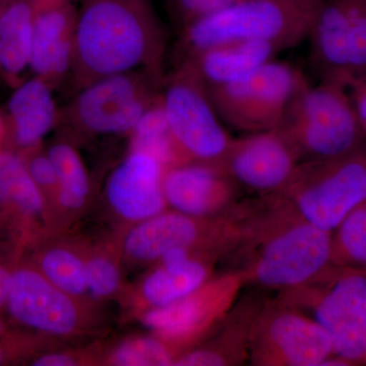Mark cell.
I'll list each match as a JSON object with an SVG mask.
<instances>
[{
	"mask_svg": "<svg viewBox=\"0 0 366 366\" xmlns=\"http://www.w3.org/2000/svg\"><path fill=\"white\" fill-rule=\"evenodd\" d=\"M4 1V0H0V2Z\"/></svg>",
	"mask_w": 366,
	"mask_h": 366,
	"instance_id": "cell-39",
	"label": "cell"
},
{
	"mask_svg": "<svg viewBox=\"0 0 366 366\" xmlns=\"http://www.w3.org/2000/svg\"><path fill=\"white\" fill-rule=\"evenodd\" d=\"M333 354L329 335L312 317L277 297L264 300L250 333V365L320 366Z\"/></svg>",
	"mask_w": 366,
	"mask_h": 366,
	"instance_id": "cell-13",
	"label": "cell"
},
{
	"mask_svg": "<svg viewBox=\"0 0 366 366\" xmlns=\"http://www.w3.org/2000/svg\"><path fill=\"white\" fill-rule=\"evenodd\" d=\"M48 204L26 169L20 153L0 152V218L29 237L37 221L48 215Z\"/></svg>",
	"mask_w": 366,
	"mask_h": 366,
	"instance_id": "cell-22",
	"label": "cell"
},
{
	"mask_svg": "<svg viewBox=\"0 0 366 366\" xmlns=\"http://www.w3.org/2000/svg\"><path fill=\"white\" fill-rule=\"evenodd\" d=\"M0 76H1V74H0Z\"/></svg>",
	"mask_w": 366,
	"mask_h": 366,
	"instance_id": "cell-40",
	"label": "cell"
},
{
	"mask_svg": "<svg viewBox=\"0 0 366 366\" xmlns=\"http://www.w3.org/2000/svg\"><path fill=\"white\" fill-rule=\"evenodd\" d=\"M84 358L74 352H48L34 358V366H76L83 365Z\"/></svg>",
	"mask_w": 366,
	"mask_h": 366,
	"instance_id": "cell-34",
	"label": "cell"
},
{
	"mask_svg": "<svg viewBox=\"0 0 366 366\" xmlns=\"http://www.w3.org/2000/svg\"><path fill=\"white\" fill-rule=\"evenodd\" d=\"M32 1H38V0H32Z\"/></svg>",
	"mask_w": 366,
	"mask_h": 366,
	"instance_id": "cell-38",
	"label": "cell"
},
{
	"mask_svg": "<svg viewBox=\"0 0 366 366\" xmlns=\"http://www.w3.org/2000/svg\"><path fill=\"white\" fill-rule=\"evenodd\" d=\"M57 177L59 190L55 204L66 211H79L91 194V182L83 159L67 141L53 144L47 151Z\"/></svg>",
	"mask_w": 366,
	"mask_h": 366,
	"instance_id": "cell-27",
	"label": "cell"
},
{
	"mask_svg": "<svg viewBox=\"0 0 366 366\" xmlns=\"http://www.w3.org/2000/svg\"><path fill=\"white\" fill-rule=\"evenodd\" d=\"M327 0H242L178 33L174 64L213 46L232 41H267L283 51L307 40Z\"/></svg>",
	"mask_w": 366,
	"mask_h": 366,
	"instance_id": "cell-3",
	"label": "cell"
},
{
	"mask_svg": "<svg viewBox=\"0 0 366 366\" xmlns=\"http://www.w3.org/2000/svg\"><path fill=\"white\" fill-rule=\"evenodd\" d=\"M276 129L295 147L301 162L340 157L366 142L348 91L330 81L302 86Z\"/></svg>",
	"mask_w": 366,
	"mask_h": 366,
	"instance_id": "cell-5",
	"label": "cell"
},
{
	"mask_svg": "<svg viewBox=\"0 0 366 366\" xmlns=\"http://www.w3.org/2000/svg\"><path fill=\"white\" fill-rule=\"evenodd\" d=\"M264 300L249 293L236 301L215 331L196 348L182 354L173 366H235L249 362L252 324Z\"/></svg>",
	"mask_w": 366,
	"mask_h": 366,
	"instance_id": "cell-20",
	"label": "cell"
},
{
	"mask_svg": "<svg viewBox=\"0 0 366 366\" xmlns=\"http://www.w3.org/2000/svg\"><path fill=\"white\" fill-rule=\"evenodd\" d=\"M33 264L64 292L78 298L88 295L85 250L69 243L48 245L36 254Z\"/></svg>",
	"mask_w": 366,
	"mask_h": 366,
	"instance_id": "cell-26",
	"label": "cell"
},
{
	"mask_svg": "<svg viewBox=\"0 0 366 366\" xmlns=\"http://www.w3.org/2000/svg\"><path fill=\"white\" fill-rule=\"evenodd\" d=\"M242 274L227 269L213 274L182 300L142 312V322L177 351L178 357L196 348L219 327L244 287Z\"/></svg>",
	"mask_w": 366,
	"mask_h": 366,
	"instance_id": "cell-11",
	"label": "cell"
},
{
	"mask_svg": "<svg viewBox=\"0 0 366 366\" xmlns=\"http://www.w3.org/2000/svg\"><path fill=\"white\" fill-rule=\"evenodd\" d=\"M242 201L226 213L197 218L167 209L134 223L120 240L122 257L139 264H155L174 249L203 250L226 257L242 238Z\"/></svg>",
	"mask_w": 366,
	"mask_h": 366,
	"instance_id": "cell-8",
	"label": "cell"
},
{
	"mask_svg": "<svg viewBox=\"0 0 366 366\" xmlns=\"http://www.w3.org/2000/svg\"><path fill=\"white\" fill-rule=\"evenodd\" d=\"M7 139V127L4 117L0 114V152L4 150V144Z\"/></svg>",
	"mask_w": 366,
	"mask_h": 366,
	"instance_id": "cell-36",
	"label": "cell"
},
{
	"mask_svg": "<svg viewBox=\"0 0 366 366\" xmlns=\"http://www.w3.org/2000/svg\"><path fill=\"white\" fill-rule=\"evenodd\" d=\"M242 238L225 257L245 286L282 291L310 281L332 264V234L308 222L281 194L243 201Z\"/></svg>",
	"mask_w": 366,
	"mask_h": 366,
	"instance_id": "cell-1",
	"label": "cell"
},
{
	"mask_svg": "<svg viewBox=\"0 0 366 366\" xmlns=\"http://www.w3.org/2000/svg\"><path fill=\"white\" fill-rule=\"evenodd\" d=\"M34 18L32 0L0 2V74L9 83L30 67Z\"/></svg>",
	"mask_w": 366,
	"mask_h": 366,
	"instance_id": "cell-24",
	"label": "cell"
},
{
	"mask_svg": "<svg viewBox=\"0 0 366 366\" xmlns=\"http://www.w3.org/2000/svg\"><path fill=\"white\" fill-rule=\"evenodd\" d=\"M165 76L136 69L106 76L74 93L57 127L83 137H129L160 94Z\"/></svg>",
	"mask_w": 366,
	"mask_h": 366,
	"instance_id": "cell-6",
	"label": "cell"
},
{
	"mask_svg": "<svg viewBox=\"0 0 366 366\" xmlns=\"http://www.w3.org/2000/svg\"><path fill=\"white\" fill-rule=\"evenodd\" d=\"M346 89L366 132V72L354 78Z\"/></svg>",
	"mask_w": 366,
	"mask_h": 366,
	"instance_id": "cell-33",
	"label": "cell"
},
{
	"mask_svg": "<svg viewBox=\"0 0 366 366\" xmlns=\"http://www.w3.org/2000/svg\"><path fill=\"white\" fill-rule=\"evenodd\" d=\"M167 168L144 152L129 150L108 177L106 201L115 215L137 223L168 209L163 180Z\"/></svg>",
	"mask_w": 366,
	"mask_h": 366,
	"instance_id": "cell-17",
	"label": "cell"
},
{
	"mask_svg": "<svg viewBox=\"0 0 366 366\" xmlns=\"http://www.w3.org/2000/svg\"><path fill=\"white\" fill-rule=\"evenodd\" d=\"M178 353L167 341L152 334L122 341L106 356L104 365L113 366H173Z\"/></svg>",
	"mask_w": 366,
	"mask_h": 366,
	"instance_id": "cell-29",
	"label": "cell"
},
{
	"mask_svg": "<svg viewBox=\"0 0 366 366\" xmlns=\"http://www.w3.org/2000/svg\"><path fill=\"white\" fill-rule=\"evenodd\" d=\"M329 335L335 355L366 365V273L330 264L310 281L277 295Z\"/></svg>",
	"mask_w": 366,
	"mask_h": 366,
	"instance_id": "cell-4",
	"label": "cell"
},
{
	"mask_svg": "<svg viewBox=\"0 0 366 366\" xmlns=\"http://www.w3.org/2000/svg\"><path fill=\"white\" fill-rule=\"evenodd\" d=\"M6 336V325L0 320V340L4 338Z\"/></svg>",
	"mask_w": 366,
	"mask_h": 366,
	"instance_id": "cell-37",
	"label": "cell"
},
{
	"mask_svg": "<svg viewBox=\"0 0 366 366\" xmlns=\"http://www.w3.org/2000/svg\"><path fill=\"white\" fill-rule=\"evenodd\" d=\"M307 83L292 64L276 59L244 78L207 90L223 124L254 134L276 129L291 100Z\"/></svg>",
	"mask_w": 366,
	"mask_h": 366,
	"instance_id": "cell-9",
	"label": "cell"
},
{
	"mask_svg": "<svg viewBox=\"0 0 366 366\" xmlns=\"http://www.w3.org/2000/svg\"><path fill=\"white\" fill-rule=\"evenodd\" d=\"M242 0H163L166 11L179 33L187 26Z\"/></svg>",
	"mask_w": 366,
	"mask_h": 366,
	"instance_id": "cell-31",
	"label": "cell"
},
{
	"mask_svg": "<svg viewBox=\"0 0 366 366\" xmlns=\"http://www.w3.org/2000/svg\"><path fill=\"white\" fill-rule=\"evenodd\" d=\"M277 194L329 232L366 203V142L340 157L302 161Z\"/></svg>",
	"mask_w": 366,
	"mask_h": 366,
	"instance_id": "cell-7",
	"label": "cell"
},
{
	"mask_svg": "<svg viewBox=\"0 0 366 366\" xmlns=\"http://www.w3.org/2000/svg\"><path fill=\"white\" fill-rule=\"evenodd\" d=\"M53 86L39 76L16 86L7 106V137L19 153L40 149L48 132L57 127L59 110L53 98Z\"/></svg>",
	"mask_w": 366,
	"mask_h": 366,
	"instance_id": "cell-21",
	"label": "cell"
},
{
	"mask_svg": "<svg viewBox=\"0 0 366 366\" xmlns=\"http://www.w3.org/2000/svg\"><path fill=\"white\" fill-rule=\"evenodd\" d=\"M6 310L19 324L48 336H74L89 325L81 298L55 286L33 262L13 269Z\"/></svg>",
	"mask_w": 366,
	"mask_h": 366,
	"instance_id": "cell-14",
	"label": "cell"
},
{
	"mask_svg": "<svg viewBox=\"0 0 366 366\" xmlns=\"http://www.w3.org/2000/svg\"><path fill=\"white\" fill-rule=\"evenodd\" d=\"M30 69L56 88L71 71L78 11L71 0H38Z\"/></svg>",
	"mask_w": 366,
	"mask_h": 366,
	"instance_id": "cell-18",
	"label": "cell"
},
{
	"mask_svg": "<svg viewBox=\"0 0 366 366\" xmlns=\"http://www.w3.org/2000/svg\"><path fill=\"white\" fill-rule=\"evenodd\" d=\"M13 280V269L0 262V312L6 308Z\"/></svg>",
	"mask_w": 366,
	"mask_h": 366,
	"instance_id": "cell-35",
	"label": "cell"
},
{
	"mask_svg": "<svg viewBox=\"0 0 366 366\" xmlns=\"http://www.w3.org/2000/svg\"><path fill=\"white\" fill-rule=\"evenodd\" d=\"M161 98L171 132L189 161L220 166L234 137L224 127L204 81L189 62L164 78Z\"/></svg>",
	"mask_w": 366,
	"mask_h": 366,
	"instance_id": "cell-10",
	"label": "cell"
},
{
	"mask_svg": "<svg viewBox=\"0 0 366 366\" xmlns=\"http://www.w3.org/2000/svg\"><path fill=\"white\" fill-rule=\"evenodd\" d=\"M307 40L308 60L319 81L347 88L366 72V0H327Z\"/></svg>",
	"mask_w": 366,
	"mask_h": 366,
	"instance_id": "cell-12",
	"label": "cell"
},
{
	"mask_svg": "<svg viewBox=\"0 0 366 366\" xmlns=\"http://www.w3.org/2000/svg\"><path fill=\"white\" fill-rule=\"evenodd\" d=\"M300 162L295 147L271 129L233 139L220 167L243 189L262 196L278 192Z\"/></svg>",
	"mask_w": 366,
	"mask_h": 366,
	"instance_id": "cell-15",
	"label": "cell"
},
{
	"mask_svg": "<svg viewBox=\"0 0 366 366\" xmlns=\"http://www.w3.org/2000/svg\"><path fill=\"white\" fill-rule=\"evenodd\" d=\"M21 155L25 159L26 169L34 182L44 194L48 206L55 204L59 190V177L47 153H42L37 149Z\"/></svg>",
	"mask_w": 366,
	"mask_h": 366,
	"instance_id": "cell-32",
	"label": "cell"
},
{
	"mask_svg": "<svg viewBox=\"0 0 366 366\" xmlns=\"http://www.w3.org/2000/svg\"><path fill=\"white\" fill-rule=\"evenodd\" d=\"M129 137V150L150 154L170 168L189 162L178 148L171 132L161 98V91L153 104L132 129Z\"/></svg>",
	"mask_w": 366,
	"mask_h": 366,
	"instance_id": "cell-25",
	"label": "cell"
},
{
	"mask_svg": "<svg viewBox=\"0 0 366 366\" xmlns=\"http://www.w3.org/2000/svg\"><path fill=\"white\" fill-rule=\"evenodd\" d=\"M282 51L279 46L267 41H232L204 49L184 61L189 62L207 88H211L249 76L276 59Z\"/></svg>",
	"mask_w": 366,
	"mask_h": 366,
	"instance_id": "cell-23",
	"label": "cell"
},
{
	"mask_svg": "<svg viewBox=\"0 0 366 366\" xmlns=\"http://www.w3.org/2000/svg\"><path fill=\"white\" fill-rule=\"evenodd\" d=\"M167 31L152 0H81L71 71L74 93L136 69L163 74Z\"/></svg>",
	"mask_w": 366,
	"mask_h": 366,
	"instance_id": "cell-2",
	"label": "cell"
},
{
	"mask_svg": "<svg viewBox=\"0 0 366 366\" xmlns=\"http://www.w3.org/2000/svg\"><path fill=\"white\" fill-rule=\"evenodd\" d=\"M163 189L168 209L211 218L242 201L243 187L220 166L189 161L166 169Z\"/></svg>",
	"mask_w": 366,
	"mask_h": 366,
	"instance_id": "cell-16",
	"label": "cell"
},
{
	"mask_svg": "<svg viewBox=\"0 0 366 366\" xmlns=\"http://www.w3.org/2000/svg\"><path fill=\"white\" fill-rule=\"evenodd\" d=\"M110 244L85 250L86 277L88 295L97 300H108L122 289V254L120 244L117 249Z\"/></svg>",
	"mask_w": 366,
	"mask_h": 366,
	"instance_id": "cell-30",
	"label": "cell"
},
{
	"mask_svg": "<svg viewBox=\"0 0 366 366\" xmlns=\"http://www.w3.org/2000/svg\"><path fill=\"white\" fill-rule=\"evenodd\" d=\"M332 262L366 273V203L351 212L333 231Z\"/></svg>",
	"mask_w": 366,
	"mask_h": 366,
	"instance_id": "cell-28",
	"label": "cell"
},
{
	"mask_svg": "<svg viewBox=\"0 0 366 366\" xmlns=\"http://www.w3.org/2000/svg\"><path fill=\"white\" fill-rule=\"evenodd\" d=\"M221 257L213 252L174 249L153 264L137 289L139 314L167 307L194 292L214 274Z\"/></svg>",
	"mask_w": 366,
	"mask_h": 366,
	"instance_id": "cell-19",
	"label": "cell"
}]
</instances>
